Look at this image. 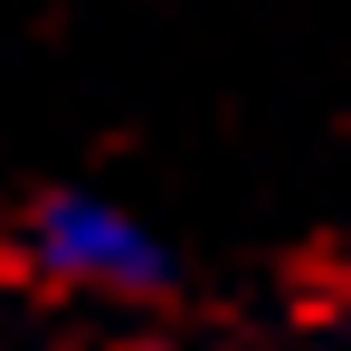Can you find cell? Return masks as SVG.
Here are the masks:
<instances>
[{"mask_svg":"<svg viewBox=\"0 0 351 351\" xmlns=\"http://www.w3.org/2000/svg\"><path fill=\"white\" fill-rule=\"evenodd\" d=\"M29 266H38L48 285H76V294H162L171 285V247L143 228L133 209L86 199V190L38 199V219H29Z\"/></svg>","mask_w":351,"mask_h":351,"instance_id":"cell-1","label":"cell"}]
</instances>
